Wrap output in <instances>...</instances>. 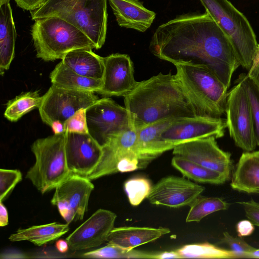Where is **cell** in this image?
Wrapping results in <instances>:
<instances>
[{
  "label": "cell",
  "instance_id": "cell-1",
  "mask_svg": "<svg viewBox=\"0 0 259 259\" xmlns=\"http://www.w3.org/2000/svg\"><path fill=\"white\" fill-rule=\"evenodd\" d=\"M149 48L154 56L173 64L207 68L227 90L240 66L228 37L206 12L181 15L161 24Z\"/></svg>",
  "mask_w": 259,
  "mask_h": 259
},
{
  "label": "cell",
  "instance_id": "cell-2",
  "mask_svg": "<svg viewBox=\"0 0 259 259\" xmlns=\"http://www.w3.org/2000/svg\"><path fill=\"white\" fill-rule=\"evenodd\" d=\"M131 127L138 130L168 118L198 116L176 74L159 73L138 82L124 97Z\"/></svg>",
  "mask_w": 259,
  "mask_h": 259
},
{
  "label": "cell",
  "instance_id": "cell-3",
  "mask_svg": "<svg viewBox=\"0 0 259 259\" xmlns=\"http://www.w3.org/2000/svg\"><path fill=\"white\" fill-rule=\"evenodd\" d=\"M107 0H47L30 11L32 20L57 17L74 25L93 42L96 49L104 45L107 28Z\"/></svg>",
  "mask_w": 259,
  "mask_h": 259
},
{
  "label": "cell",
  "instance_id": "cell-4",
  "mask_svg": "<svg viewBox=\"0 0 259 259\" xmlns=\"http://www.w3.org/2000/svg\"><path fill=\"white\" fill-rule=\"evenodd\" d=\"M31 35L36 57L45 61L62 59L79 49H96L91 39L77 27L57 17L34 20Z\"/></svg>",
  "mask_w": 259,
  "mask_h": 259
},
{
  "label": "cell",
  "instance_id": "cell-5",
  "mask_svg": "<svg viewBox=\"0 0 259 259\" xmlns=\"http://www.w3.org/2000/svg\"><path fill=\"white\" fill-rule=\"evenodd\" d=\"M178 80L194 105L198 116L220 117L225 112L228 90L206 67L174 64Z\"/></svg>",
  "mask_w": 259,
  "mask_h": 259
},
{
  "label": "cell",
  "instance_id": "cell-6",
  "mask_svg": "<svg viewBox=\"0 0 259 259\" xmlns=\"http://www.w3.org/2000/svg\"><path fill=\"white\" fill-rule=\"evenodd\" d=\"M205 12L228 37L240 66L248 71L257 46L255 32L245 15L228 0H200Z\"/></svg>",
  "mask_w": 259,
  "mask_h": 259
},
{
  "label": "cell",
  "instance_id": "cell-7",
  "mask_svg": "<svg viewBox=\"0 0 259 259\" xmlns=\"http://www.w3.org/2000/svg\"><path fill=\"white\" fill-rule=\"evenodd\" d=\"M65 135L64 132L38 139L31 145L35 161L26 178L42 194L55 189L70 174L66 161Z\"/></svg>",
  "mask_w": 259,
  "mask_h": 259
},
{
  "label": "cell",
  "instance_id": "cell-8",
  "mask_svg": "<svg viewBox=\"0 0 259 259\" xmlns=\"http://www.w3.org/2000/svg\"><path fill=\"white\" fill-rule=\"evenodd\" d=\"M236 83L227 94L225 112L227 127L235 145L245 152H251L257 144L250 102L239 77Z\"/></svg>",
  "mask_w": 259,
  "mask_h": 259
},
{
  "label": "cell",
  "instance_id": "cell-9",
  "mask_svg": "<svg viewBox=\"0 0 259 259\" xmlns=\"http://www.w3.org/2000/svg\"><path fill=\"white\" fill-rule=\"evenodd\" d=\"M90 135L102 146L131 127L128 112L111 98L99 99L86 111Z\"/></svg>",
  "mask_w": 259,
  "mask_h": 259
},
{
  "label": "cell",
  "instance_id": "cell-10",
  "mask_svg": "<svg viewBox=\"0 0 259 259\" xmlns=\"http://www.w3.org/2000/svg\"><path fill=\"white\" fill-rule=\"evenodd\" d=\"M98 99L94 92L69 90L52 84L43 95L38 108L40 117L50 126L54 120L64 123L76 111L88 108Z\"/></svg>",
  "mask_w": 259,
  "mask_h": 259
},
{
  "label": "cell",
  "instance_id": "cell-11",
  "mask_svg": "<svg viewBox=\"0 0 259 259\" xmlns=\"http://www.w3.org/2000/svg\"><path fill=\"white\" fill-rule=\"evenodd\" d=\"M94 185L88 178L70 174L56 188L51 200L61 217L69 224L83 219Z\"/></svg>",
  "mask_w": 259,
  "mask_h": 259
},
{
  "label": "cell",
  "instance_id": "cell-12",
  "mask_svg": "<svg viewBox=\"0 0 259 259\" xmlns=\"http://www.w3.org/2000/svg\"><path fill=\"white\" fill-rule=\"evenodd\" d=\"M227 127L225 119L204 116L178 118L160 135L161 139L172 148L190 141L224 136Z\"/></svg>",
  "mask_w": 259,
  "mask_h": 259
},
{
  "label": "cell",
  "instance_id": "cell-13",
  "mask_svg": "<svg viewBox=\"0 0 259 259\" xmlns=\"http://www.w3.org/2000/svg\"><path fill=\"white\" fill-rule=\"evenodd\" d=\"M215 139L210 137L186 142L175 147L172 153L218 172L229 180L232 168L231 154L222 150Z\"/></svg>",
  "mask_w": 259,
  "mask_h": 259
},
{
  "label": "cell",
  "instance_id": "cell-14",
  "mask_svg": "<svg viewBox=\"0 0 259 259\" xmlns=\"http://www.w3.org/2000/svg\"><path fill=\"white\" fill-rule=\"evenodd\" d=\"M65 153L70 174L86 177L97 167L102 147L88 134L65 132Z\"/></svg>",
  "mask_w": 259,
  "mask_h": 259
},
{
  "label": "cell",
  "instance_id": "cell-15",
  "mask_svg": "<svg viewBox=\"0 0 259 259\" xmlns=\"http://www.w3.org/2000/svg\"><path fill=\"white\" fill-rule=\"evenodd\" d=\"M204 190L184 178L170 176L152 186L147 198L152 204L178 208L190 205Z\"/></svg>",
  "mask_w": 259,
  "mask_h": 259
},
{
  "label": "cell",
  "instance_id": "cell-16",
  "mask_svg": "<svg viewBox=\"0 0 259 259\" xmlns=\"http://www.w3.org/2000/svg\"><path fill=\"white\" fill-rule=\"evenodd\" d=\"M116 214L99 209L77 227L66 238L69 248L74 251L98 247L106 241L114 228Z\"/></svg>",
  "mask_w": 259,
  "mask_h": 259
},
{
  "label": "cell",
  "instance_id": "cell-17",
  "mask_svg": "<svg viewBox=\"0 0 259 259\" xmlns=\"http://www.w3.org/2000/svg\"><path fill=\"white\" fill-rule=\"evenodd\" d=\"M102 86L98 93L105 97L123 96L131 92L138 81L134 76L133 63L126 54H112L104 57Z\"/></svg>",
  "mask_w": 259,
  "mask_h": 259
},
{
  "label": "cell",
  "instance_id": "cell-18",
  "mask_svg": "<svg viewBox=\"0 0 259 259\" xmlns=\"http://www.w3.org/2000/svg\"><path fill=\"white\" fill-rule=\"evenodd\" d=\"M138 144V136L136 131L129 128L121 132L102 147L103 154L99 163L86 178L92 181L117 172L118 163L125 157L139 159Z\"/></svg>",
  "mask_w": 259,
  "mask_h": 259
},
{
  "label": "cell",
  "instance_id": "cell-19",
  "mask_svg": "<svg viewBox=\"0 0 259 259\" xmlns=\"http://www.w3.org/2000/svg\"><path fill=\"white\" fill-rule=\"evenodd\" d=\"M118 24L123 27L145 32L156 17L139 0H109Z\"/></svg>",
  "mask_w": 259,
  "mask_h": 259
},
{
  "label": "cell",
  "instance_id": "cell-20",
  "mask_svg": "<svg viewBox=\"0 0 259 259\" xmlns=\"http://www.w3.org/2000/svg\"><path fill=\"white\" fill-rule=\"evenodd\" d=\"M177 118L161 120L137 130L138 152L141 168L146 166L148 162L163 152L172 149L169 145L161 139L160 135Z\"/></svg>",
  "mask_w": 259,
  "mask_h": 259
},
{
  "label": "cell",
  "instance_id": "cell-21",
  "mask_svg": "<svg viewBox=\"0 0 259 259\" xmlns=\"http://www.w3.org/2000/svg\"><path fill=\"white\" fill-rule=\"evenodd\" d=\"M230 186L239 192L259 194V150L242 153Z\"/></svg>",
  "mask_w": 259,
  "mask_h": 259
},
{
  "label": "cell",
  "instance_id": "cell-22",
  "mask_svg": "<svg viewBox=\"0 0 259 259\" xmlns=\"http://www.w3.org/2000/svg\"><path fill=\"white\" fill-rule=\"evenodd\" d=\"M170 232L166 228L121 227L113 228L106 241L122 248L132 249L140 245L153 241Z\"/></svg>",
  "mask_w": 259,
  "mask_h": 259
},
{
  "label": "cell",
  "instance_id": "cell-23",
  "mask_svg": "<svg viewBox=\"0 0 259 259\" xmlns=\"http://www.w3.org/2000/svg\"><path fill=\"white\" fill-rule=\"evenodd\" d=\"M10 0H0V74L9 69L15 56L17 37Z\"/></svg>",
  "mask_w": 259,
  "mask_h": 259
},
{
  "label": "cell",
  "instance_id": "cell-24",
  "mask_svg": "<svg viewBox=\"0 0 259 259\" xmlns=\"http://www.w3.org/2000/svg\"><path fill=\"white\" fill-rule=\"evenodd\" d=\"M61 61L68 68L83 76L102 80L104 72V57L90 49H79L67 53Z\"/></svg>",
  "mask_w": 259,
  "mask_h": 259
},
{
  "label": "cell",
  "instance_id": "cell-25",
  "mask_svg": "<svg viewBox=\"0 0 259 259\" xmlns=\"http://www.w3.org/2000/svg\"><path fill=\"white\" fill-rule=\"evenodd\" d=\"M53 84L73 90L98 93L102 86V80L95 79L79 75L60 62L50 75Z\"/></svg>",
  "mask_w": 259,
  "mask_h": 259
},
{
  "label": "cell",
  "instance_id": "cell-26",
  "mask_svg": "<svg viewBox=\"0 0 259 259\" xmlns=\"http://www.w3.org/2000/svg\"><path fill=\"white\" fill-rule=\"evenodd\" d=\"M69 230L68 224L54 222L20 229L11 234L9 239L12 242L28 241L35 245L41 246L58 239Z\"/></svg>",
  "mask_w": 259,
  "mask_h": 259
},
{
  "label": "cell",
  "instance_id": "cell-27",
  "mask_svg": "<svg viewBox=\"0 0 259 259\" xmlns=\"http://www.w3.org/2000/svg\"><path fill=\"white\" fill-rule=\"evenodd\" d=\"M171 165L184 176L199 183L219 185L228 181L221 174L180 156L173 157Z\"/></svg>",
  "mask_w": 259,
  "mask_h": 259
},
{
  "label": "cell",
  "instance_id": "cell-28",
  "mask_svg": "<svg viewBox=\"0 0 259 259\" xmlns=\"http://www.w3.org/2000/svg\"><path fill=\"white\" fill-rule=\"evenodd\" d=\"M42 98L38 91L23 93L8 102L4 116L11 122L17 121L26 113L39 108Z\"/></svg>",
  "mask_w": 259,
  "mask_h": 259
},
{
  "label": "cell",
  "instance_id": "cell-29",
  "mask_svg": "<svg viewBox=\"0 0 259 259\" xmlns=\"http://www.w3.org/2000/svg\"><path fill=\"white\" fill-rule=\"evenodd\" d=\"M181 258H238L232 250L221 248L209 243L188 244L176 250Z\"/></svg>",
  "mask_w": 259,
  "mask_h": 259
},
{
  "label": "cell",
  "instance_id": "cell-30",
  "mask_svg": "<svg viewBox=\"0 0 259 259\" xmlns=\"http://www.w3.org/2000/svg\"><path fill=\"white\" fill-rule=\"evenodd\" d=\"M158 252L152 253L127 249L115 244L108 243L103 247L83 253L81 256L85 258H154Z\"/></svg>",
  "mask_w": 259,
  "mask_h": 259
},
{
  "label": "cell",
  "instance_id": "cell-31",
  "mask_svg": "<svg viewBox=\"0 0 259 259\" xmlns=\"http://www.w3.org/2000/svg\"><path fill=\"white\" fill-rule=\"evenodd\" d=\"M229 205V203L219 197L198 196L190 205L186 221L199 222L211 213L227 209Z\"/></svg>",
  "mask_w": 259,
  "mask_h": 259
},
{
  "label": "cell",
  "instance_id": "cell-32",
  "mask_svg": "<svg viewBox=\"0 0 259 259\" xmlns=\"http://www.w3.org/2000/svg\"><path fill=\"white\" fill-rule=\"evenodd\" d=\"M239 77L243 81L249 98L255 138L257 146H259V86L247 74H240Z\"/></svg>",
  "mask_w": 259,
  "mask_h": 259
},
{
  "label": "cell",
  "instance_id": "cell-33",
  "mask_svg": "<svg viewBox=\"0 0 259 259\" xmlns=\"http://www.w3.org/2000/svg\"><path fill=\"white\" fill-rule=\"evenodd\" d=\"M152 186L149 180L145 178H134L126 181L124 189L130 203L133 206L139 205L147 198Z\"/></svg>",
  "mask_w": 259,
  "mask_h": 259
},
{
  "label": "cell",
  "instance_id": "cell-34",
  "mask_svg": "<svg viewBox=\"0 0 259 259\" xmlns=\"http://www.w3.org/2000/svg\"><path fill=\"white\" fill-rule=\"evenodd\" d=\"M22 179L18 169H0V201H2Z\"/></svg>",
  "mask_w": 259,
  "mask_h": 259
},
{
  "label": "cell",
  "instance_id": "cell-35",
  "mask_svg": "<svg viewBox=\"0 0 259 259\" xmlns=\"http://www.w3.org/2000/svg\"><path fill=\"white\" fill-rule=\"evenodd\" d=\"M87 109H79L64 122V132L89 133L87 120Z\"/></svg>",
  "mask_w": 259,
  "mask_h": 259
},
{
  "label": "cell",
  "instance_id": "cell-36",
  "mask_svg": "<svg viewBox=\"0 0 259 259\" xmlns=\"http://www.w3.org/2000/svg\"><path fill=\"white\" fill-rule=\"evenodd\" d=\"M224 237L222 242L227 244L238 256V257H244L246 253L250 252L256 248L248 244L243 239L239 237H234L228 232H224Z\"/></svg>",
  "mask_w": 259,
  "mask_h": 259
},
{
  "label": "cell",
  "instance_id": "cell-37",
  "mask_svg": "<svg viewBox=\"0 0 259 259\" xmlns=\"http://www.w3.org/2000/svg\"><path fill=\"white\" fill-rule=\"evenodd\" d=\"M242 205L245 216L255 226L259 227V203L251 199L247 201L238 202Z\"/></svg>",
  "mask_w": 259,
  "mask_h": 259
},
{
  "label": "cell",
  "instance_id": "cell-38",
  "mask_svg": "<svg viewBox=\"0 0 259 259\" xmlns=\"http://www.w3.org/2000/svg\"><path fill=\"white\" fill-rule=\"evenodd\" d=\"M236 230L239 237L248 236L254 231V225L249 220H242L237 223Z\"/></svg>",
  "mask_w": 259,
  "mask_h": 259
},
{
  "label": "cell",
  "instance_id": "cell-39",
  "mask_svg": "<svg viewBox=\"0 0 259 259\" xmlns=\"http://www.w3.org/2000/svg\"><path fill=\"white\" fill-rule=\"evenodd\" d=\"M47 0H15L17 5L24 10L32 11L41 7Z\"/></svg>",
  "mask_w": 259,
  "mask_h": 259
},
{
  "label": "cell",
  "instance_id": "cell-40",
  "mask_svg": "<svg viewBox=\"0 0 259 259\" xmlns=\"http://www.w3.org/2000/svg\"><path fill=\"white\" fill-rule=\"evenodd\" d=\"M9 224V217L7 209L3 203L0 201V226L5 227Z\"/></svg>",
  "mask_w": 259,
  "mask_h": 259
},
{
  "label": "cell",
  "instance_id": "cell-41",
  "mask_svg": "<svg viewBox=\"0 0 259 259\" xmlns=\"http://www.w3.org/2000/svg\"><path fill=\"white\" fill-rule=\"evenodd\" d=\"M181 258L176 250L158 252L156 259Z\"/></svg>",
  "mask_w": 259,
  "mask_h": 259
},
{
  "label": "cell",
  "instance_id": "cell-42",
  "mask_svg": "<svg viewBox=\"0 0 259 259\" xmlns=\"http://www.w3.org/2000/svg\"><path fill=\"white\" fill-rule=\"evenodd\" d=\"M54 134H61L64 133V123L60 120H54L51 126Z\"/></svg>",
  "mask_w": 259,
  "mask_h": 259
},
{
  "label": "cell",
  "instance_id": "cell-43",
  "mask_svg": "<svg viewBox=\"0 0 259 259\" xmlns=\"http://www.w3.org/2000/svg\"><path fill=\"white\" fill-rule=\"evenodd\" d=\"M247 74L259 86V63L251 68Z\"/></svg>",
  "mask_w": 259,
  "mask_h": 259
},
{
  "label": "cell",
  "instance_id": "cell-44",
  "mask_svg": "<svg viewBox=\"0 0 259 259\" xmlns=\"http://www.w3.org/2000/svg\"><path fill=\"white\" fill-rule=\"evenodd\" d=\"M56 247L57 250L61 253L67 252L69 248V244L66 240L63 239L57 240L56 243Z\"/></svg>",
  "mask_w": 259,
  "mask_h": 259
},
{
  "label": "cell",
  "instance_id": "cell-45",
  "mask_svg": "<svg viewBox=\"0 0 259 259\" xmlns=\"http://www.w3.org/2000/svg\"><path fill=\"white\" fill-rule=\"evenodd\" d=\"M244 257L259 258V249L256 248L254 250L246 253L244 255Z\"/></svg>",
  "mask_w": 259,
  "mask_h": 259
},
{
  "label": "cell",
  "instance_id": "cell-46",
  "mask_svg": "<svg viewBox=\"0 0 259 259\" xmlns=\"http://www.w3.org/2000/svg\"><path fill=\"white\" fill-rule=\"evenodd\" d=\"M259 63V44L257 45L255 56L253 59L252 65L251 68H253Z\"/></svg>",
  "mask_w": 259,
  "mask_h": 259
}]
</instances>
